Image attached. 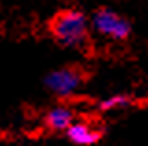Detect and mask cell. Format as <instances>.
Returning a JSON list of instances; mask_svg holds the SVG:
<instances>
[{
    "mask_svg": "<svg viewBox=\"0 0 148 146\" xmlns=\"http://www.w3.org/2000/svg\"><path fill=\"white\" fill-rule=\"evenodd\" d=\"M50 33L67 48H87L91 43V22L82 10L67 8L50 19Z\"/></svg>",
    "mask_w": 148,
    "mask_h": 146,
    "instance_id": "1",
    "label": "cell"
},
{
    "mask_svg": "<svg viewBox=\"0 0 148 146\" xmlns=\"http://www.w3.org/2000/svg\"><path fill=\"white\" fill-rule=\"evenodd\" d=\"M89 22L96 33L109 41H126L132 35V22L109 8H98Z\"/></svg>",
    "mask_w": 148,
    "mask_h": 146,
    "instance_id": "2",
    "label": "cell"
},
{
    "mask_svg": "<svg viewBox=\"0 0 148 146\" xmlns=\"http://www.w3.org/2000/svg\"><path fill=\"white\" fill-rule=\"evenodd\" d=\"M87 74L76 65H69L52 70L48 76L45 78V85L48 87L50 93H54L56 96H71L78 89L83 85Z\"/></svg>",
    "mask_w": 148,
    "mask_h": 146,
    "instance_id": "3",
    "label": "cell"
},
{
    "mask_svg": "<svg viewBox=\"0 0 148 146\" xmlns=\"http://www.w3.org/2000/svg\"><path fill=\"white\" fill-rule=\"evenodd\" d=\"M67 137L69 141L78 146H91L96 144L104 137V130L92 124L89 120H74L71 126L67 128Z\"/></svg>",
    "mask_w": 148,
    "mask_h": 146,
    "instance_id": "4",
    "label": "cell"
},
{
    "mask_svg": "<svg viewBox=\"0 0 148 146\" xmlns=\"http://www.w3.org/2000/svg\"><path fill=\"white\" fill-rule=\"evenodd\" d=\"M76 120L74 118V111L67 106H56L45 115V126L54 133H61L67 131V128Z\"/></svg>",
    "mask_w": 148,
    "mask_h": 146,
    "instance_id": "5",
    "label": "cell"
},
{
    "mask_svg": "<svg viewBox=\"0 0 148 146\" xmlns=\"http://www.w3.org/2000/svg\"><path fill=\"white\" fill-rule=\"evenodd\" d=\"M132 104H133V100H132V96H128V94H113V96L102 100L100 109L102 111H117V109L130 107Z\"/></svg>",
    "mask_w": 148,
    "mask_h": 146,
    "instance_id": "6",
    "label": "cell"
}]
</instances>
